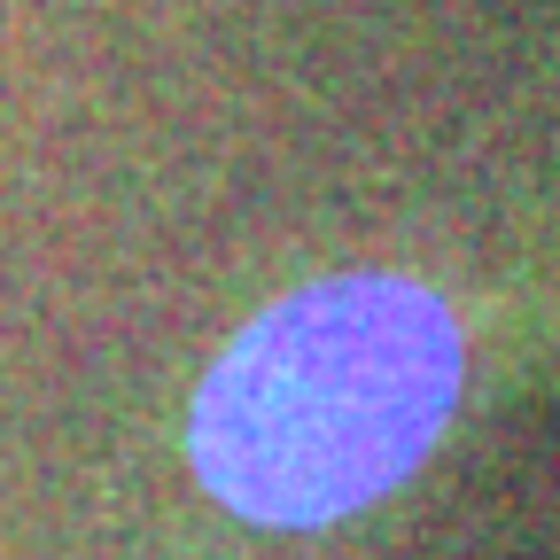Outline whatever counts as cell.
<instances>
[{"label":"cell","instance_id":"cell-1","mask_svg":"<svg viewBox=\"0 0 560 560\" xmlns=\"http://www.w3.org/2000/svg\"><path fill=\"white\" fill-rule=\"evenodd\" d=\"M467 342L436 289L397 272H327L265 304L202 374L187 459L257 529L366 514L436 452L459 412Z\"/></svg>","mask_w":560,"mask_h":560}]
</instances>
